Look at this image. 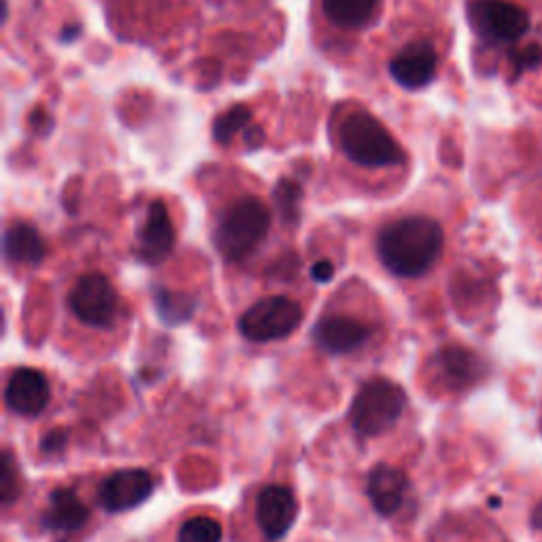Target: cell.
<instances>
[{"instance_id": "cell-19", "label": "cell", "mask_w": 542, "mask_h": 542, "mask_svg": "<svg viewBox=\"0 0 542 542\" xmlns=\"http://www.w3.org/2000/svg\"><path fill=\"white\" fill-rule=\"evenodd\" d=\"M153 303H155L157 316L166 324H170V327H178V324H185L187 320H191L197 307L195 297L187 293L170 291V288H164V286L153 288Z\"/></svg>"}, {"instance_id": "cell-11", "label": "cell", "mask_w": 542, "mask_h": 542, "mask_svg": "<svg viewBox=\"0 0 542 542\" xmlns=\"http://www.w3.org/2000/svg\"><path fill=\"white\" fill-rule=\"evenodd\" d=\"M439 53L430 41H413L390 60V77L405 89H422L437 77Z\"/></svg>"}, {"instance_id": "cell-16", "label": "cell", "mask_w": 542, "mask_h": 542, "mask_svg": "<svg viewBox=\"0 0 542 542\" xmlns=\"http://www.w3.org/2000/svg\"><path fill=\"white\" fill-rule=\"evenodd\" d=\"M87 504L66 487H58L49 496V507L43 515V523L53 532H77L89 521Z\"/></svg>"}, {"instance_id": "cell-2", "label": "cell", "mask_w": 542, "mask_h": 542, "mask_svg": "<svg viewBox=\"0 0 542 542\" xmlns=\"http://www.w3.org/2000/svg\"><path fill=\"white\" fill-rule=\"evenodd\" d=\"M271 212L259 197H240L221 214L214 229V246L229 263H240L267 238Z\"/></svg>"}, {"instance_id": "cell-20", "label": "cell", "mask_w": 542, "mask_h": 542, "mask_svg": "<svg viewBox=\"0 0 542 542\" xmlns=\"http://www.w3.org/2000/svg\"><path fill=\"white\" fill-rule=\"evenodd\" d=\"M250 119H252V113H250L248 106L233 104L231 108H227L223 115L214 119V125H212L214 140L219 144H229L233 140V136L246 128Z\"/></svg>"}, {"instance_id": "cell-8", "label": "cell", "mask_w": 542, "mask_h": 542, "mask_svg": "<svg viewBox=\"0 0 542 542\" xmlns=\"http://www.w3.org/2000/svg\"><path fill=\"white\" fill-rule=\"evenodd\" d=\"M153 490L155 481L144 468H121L100 483L98 502L106 513H125L147 502Z\"/></svg>"}, {"instance_id": "cell-21", "label": "cell", "mask_w": 542, "mask_h": 542, "mask_svg": "<svg viewBox=\"0 0 542 542\" xmlns=\"http://www.w3.org/2000/svg\"><path fill=\"white\" fill-rule=\"evenodd\" d=\"M178 542H223V526L208 515L191 517L180 526Z\"/></svg>"}, {"instance_id": "cell-6", "label": "cell", "mask_w": 542, "mask_h": 542, "mask_svg": "<svg viewBox=\"0 0 542 542\" xmlns=\"http://www.w3.org/2000/svg\"><path fill=\"white\" fill-rule=\"evenodd\" d=\"M468 22L485 43L494 45L517 43L530 30L528 11L511 0H473Z\"/></svg>"}, {"instance_id": "cell-4", "label": "cell", "mask_w": 542, "mask_h": 542, "mask_svg": "<svg viewBox=\"0 0 542 542\" xmlns=\"http://www.w3.org/2000/svg\"><path fill=\"white\" fill-rule=\"evenodd\" d=\"M407 407L405 390L386 377H373L360 386L350 407V422L360 437H379L388 432Z\"/></svg>"}, {"instance_id": "cell-12", "label": "cell", "mask_w": 542, "mask_h": 542, "mask_svg": "<svg viewBox=\"0 0 542 542\" xmlns=\"http://www.w3.org/2000/svg\"><path fill=\"white\" fill-rule=\"evenodd\" d=\"M371 333L373 331L369 324L360 322L352 316H341V314L320 318L312 329L316 346L327 354H339V356L363 348L371 339Z\"/></svg>"}, {"instance_id": "cell-7", "label": "cell", "mask_w": 542, "mask_h": 542, "mask_svg": "<svg viewBox=\"0 0 542 542\" xmlns=\"http://www.w3.org/2000/svg\"><path fill=\"white\" fill-rule=\"evenodd\" d=\"M68 307L83 324L94 329L113 327L119 310L115 286L102 274H87L68 293Z\"/></svg>"}, {"instance_id": "cell-23", "label": "cell", "mask_w": 542, "mask_h": 542, "mask_svg": "<svg viewBox=\"0 0 542 542\" xmlns=\"http://www.w3.org/2000/svg\"><path fill=\"white\" fill-rule=\"evenodd\" d=\"M17 498H20V473H17L11 451L5 449L0 458V500L7 509Z\"/></svg>"}, {"instance_id": "cell-10", "label": "cell", "mask_w": 542, "mask_h": 542, "mask_svg": "<svg viewBox=\"0 0 542 542\" xmlns=\"http://www.w3.org/2000/svg\"><path fill=\"white\" fill-rule=\"evenodd\" d=\"M176 246V229L172 216L164 202H153L149 206L147 219L136 233V257L144 265L157 267L166 263Z\"/></svg>"}, {"instance_id": "cell-5", "label": "cell", "mask_w": 542, "mask_h": 542, "mask_svg": "<svg viewBox=\"0 0 542 542\" xmlns=\"http://www.w3.org/2000/svg\"><path fill=\"white\" fill-rule=\"evenodd\" d=\"M303 320V310L297 301L284 295L265 297L250 305L240 316V333L255 343L278 341L293 335Z\"/></svg>"}, {"instance_id": "cell-22", "label": "cell", "mask_w": 542, "mask_h": 542, "mask_svg": "<svg viewBox=\"0 0 542 542\" xmlns=\"http://www.w3.org/2000/svg\"><path fill=\"white\" fill-rule=\"evenodd\" d=\"M303 191L295 180L282 178L274 189V202L284 221H297L299 219V204H301Z\"/></svg>"}, {"instance_id": "cell-13", "label": "cell", "mask_w": 542, "mask_h": 542, "mask_svg": "<svg viewBox=\"0 0 542 542\" xmlns=\"http://www.w3.org/2000/svg\"><path fill=\"white\" fill-rule=\"evenodd\" d=\"M51 399L47 377L30 367L15 369L5 390V403L17 415H39Z\"/></svg>"}, {"instance_id": "cell-15", "label": "cell", "mask_w": 542, "mask_h": 542, "mask_svg": "<svg viewBox=\"0 0 542 542\" xmlns=\"http://www.w3.org/2000/svg\"><path fill=\"white\" fill-rule=\"evenodd\" d=\"M409 479L401 471V468L390 466V464H377L371 468L369 481H367V494L373 504V509L390 517L403 507L405 496H407Z\"/></svg>"}, {"instance_id": "cell-3", "label": "cell", "mask_w": 542, "mask_h": 542, "mask_svg": "<svg viewBox=\"0 0 542 542\" xmlns=\"http://www.w3.org/2000/svg\"><path fill=\"white\" fill-rule=\"evenodd\" d=\"M339 147L363 168L401 166L405 151L384 123L367 111H354L339 125Z\"/></svg>"}, {"instance_id": "cell-9", "label": "cell", "mask_w": 542, "mask_h": 542, "mask_svg": "<svg viewBox=\"0 0 542 542\" xmlns=\"http://www.w3.org/2000/svg\"><path fill=\"white\" fill-rule=\"evenodd\" d=\"M299 515V504L291 487L271 483L265 485L257 496L255 519L263 536L271 542L284 538L291 532L293 523Z\"/></svg>"}, {"instance_id": "cell-24", "label": "cell", "mask_w": 542, "mask_h": 542, "mask_svg": "<svg viewBox=\"0 0 542 542\" xmlns=\"http://www.w3.org/2000/svg\"><path fill=\"white\" fill-rule=\"evenodd\" d=\"M509 60L513 64V75L519 77V75H523V72L534 70L542 64V47L538 43L517 47L509 53Z\"/></svg>"}, {"instance_id": "cell-25", "label": "cell", "mask_w": 542, "mask_h": 542, "mask_svg": "<svg viewBox=\"0 0 542 542\" xmlns=\"http://www.w3.org/2000/svg\"><path fill=\"white\" fill-rule=\"evenodd\" d=\"M333 276H335V267H333L331 261L324 259V261H316V263H314V267H312V278H314L316 282H331Z\"/></svg>"}, {"instance_id": "cell-14", "label": "cell", "mask_w": 542, "mask_h": 542, "mask_svg": "<svg viewBox=\"0 0 542 542\" xmlns=\"http://www.w3.org/2000/svg\"><path fill=\"white\" fill-rule=\"evenodd\" d=\"M435 363L443 382L451 390H464L479 384L490 371L485 360L464 346H445L437 352Z\"/></svg>"}, {"instance_id": "cell-26", "label": "cell", "mask_w": 542, "mask_h": 542, "mask_svg": "<svg viewBox=\"0 0 542 542\" xmlns=\"http://www.w3.org/2000/svg\"><path fill=\"white\" fill-rule=\"evenodd\" d=\"M532 528L542 532V500L536 504L534 511H532Z\"/></svg>"}, {"instance_id": "cell-1", "label": "cell", "mask_w": 542, "mask_h": 542, "mask_svg": "<svg viewBox=\"0 0 542 542\" xmlns=\"http://www.w3.org/2000/svg\"><path fill=\"white\" fill-rule=\"evenodd\" d=\"M443 229L428 216H405L379 231L375 248L384 267L396 278H422L443 252Z\"/></svg>"}, {"instance_id": "cell-17", "label": "cell", "mask_w": 542, "mask_h": 542, "mask_svg": "<svg viewBox=\"0 0 542 542\" xmlns=\"http://www.w3.org/2000/svg\"><path fill=\"white\" fill-rule=\"evenodd\" d=\"M5 257L15 265H39L47 257V244L30 223H11L5 229Z\"/></svg>"}, {"instance_id": "cell-18", "label": "cell", "mask_w": 542, "mask_h": 542, "mask_svg": "<svg viewBox=\"0 0 542 542\" xmlns=\"http://www.w3.org/2000/svg\"><path fill=\"white\" fill-rule=\"evenodd\" d=\"M382 0H322V11L335 26L346 30H363L371 26Z\"/></svg>"}]
</instances>
